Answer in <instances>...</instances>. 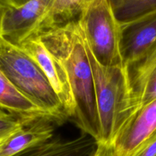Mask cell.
Instances as JSON below:
<instances>
[{"mask_svg": "<svg viewBox=\"0 0 156 156\" xmlns=\"http://www.w3.org/2000/svg\"><path fill=\"white\" fill-rule=\"evenodd\" d=\"M34 121L17 117L0 109V142L7 139L17 131L31 124Z\"/></svg>", "mask_w": 156, "mask_h": 156, "instance_id": "13", "label": "cell"}, {"mask_svg": "<svg viewBox=\"0 0 156 156\" xmlns=\"http://www.w3.org/2000/svg\"><path fill=\"white\" fill-rule=\"evenodd\" d=\"M78 20L84 39L98 62L108 66L124 64L121 24L109 0H92Z\"/></svg>", "mask_w": 156, "mask_h": 156, "instance_id": "4", "label": "cell"}, {"mask_svg": "<svg viewBox=\"0 0 156 156\" xmlns=\"http://www.w3.org/2000/svg\"><path fill=\"white\" fill-rule=\"evenodd\" d=\"M156 136V99L140 108L111 146L112 156H133Z\"/></svg>", "mask_w": 156, "mask_h": 156, "instance_id": "7", "label": "cell"}, {"mask_svg": "<svg viewBox=\"0 0 156 156\" xmlns=\"http://www.w3.org/2000/svg\"><path fill=\"white\" fill-rule=\"evenodd\" d=\"M17 46L29 55L42 69L60 101L67 120H73L76 114V103L66 71L61 61L46 47L38 34Z\"/></svg>", "mask_w": 156, "mask_h": 156, "instance_id": "5", "label": "cell"}, {"mask_svg": "<svg viewBox=\"0 0 156 156\" xmlns=\"http://www.w3.org/2000/svg\"><path fill=\"white\" fill-rule=\"evenodd\" d=\"M30 0H0V5L7 9L18 8L23 5Z\"/></svg>", "mask_w": 156, "mask_h": 156, "instance_id": "15", "label": "cell"}, {"mask_svg": "<svg viewBox=\"0 0 156 156\" xmlns=\"http://www.w3.org/2000/svg\"><path fill=\"white\" fill-rule=\"evenodd\" d=\"M0 109L17 117L32 121L41 118H49L54 120L47 112L24 95L9 80L1 69Z\"/></svg>", "mask_w": 156, "mask_h": 156, "instance_id": "10", "label": "cell"}, {"mask_svg": "<svg viewBox=\"0 0 156 156\" xmlns=\"http://www.w3.org/2000/svg\"><path fill=\"white\" fill-rule=\"evenodd\" d=\"M126 67L135 114L156 99V45L143 57Z\"/></svg>", "mask_w": 156, "mask_h": 156, "instance_id": "9", "label": "cell"}, {"mask_svg": "<svg viewBox=\"0 0 156 156\" xmlns=\"http://www.w3.org/2000/svg\"><path fill=\"white\" fill-rule=\"evenodd\" d=\"M0 69L24 95L59 125L66 121L60 101L37 63L18 46L2 36Z\"/></svg>", "mask_w": 156, "mask_h": 156, "instance_id": "3", "label": "cell"}, {"mask_svg": "<svg viewBox=\"0 0 156 156\" xmlns=\"http://www.w3.org/2000/svg\"><path fill=\"white\" fill-rule=\"evenodd\" d=\"M121 53L129 66L149 53L156 45V11L121 24Z\"/></svg>", "mask_w": 156, "mask_h": 156, "instance_id": "8", "label": "cell"}, {"mask_svg": "<svg viewBox=\"0 0 156 156\" xmlns=\"http://www.w3.org/2000/svg\"><path fill=\"white\" fill-rule=\"evenodd\" d=\"M6 140V139H5ZM5 140H3V141H2V142H0V156H2V150H1V145H2V143H3V142L5 141Z\"/></svg>", "mask_w": 156, "mask_h": 156, "instance_id": "20", "label": "cell"}, {"mask_svg": "<svg viewBox=\"0 0 156 156\" xmlns=\"http://www.w3.org/2000/svg\"><path fill=\"white\" fill-rule=\"evenodd\" d=\"M112 8L120 24H124L156 11V0H125Z\"/></svg>", "mask_w": 156, "mask_h": 156, "instance_id": "12", "label": "cell"}, {"mask_svg": "<svg viewBox=\"0 0 156 156\" xmlns=\"http://www.w3.org/2000/svg\"><path fill=\"white\" fill-rule=\"evenodd\" d=\"M84 43L94 79L101 133L98 144L111 147L134 115L127 67L124 64L114 66L103 65L96 59L85 39Z\"/></svg>", "mask_w": 156, "mask_h": 156, "instance_id": "2", "label": "cell"}, {"mask_svg": "<svg viewBox=\"0 0 156 156\" xmlns=\"http://www.w3.org/2000/svg\"><path fill=\"white\" fill-rule=\"evenodd\" d=\"M54 0H30L18 8L7 9L3 17L1 36L15 45L38 34L44 27Z\"/></svg>", "mask_w": 156, "mask_h": 156, "instance_id": "6", "label": "cell"}, {"mask_svg": "<svg viewBox=\"0 0 156 156\" xmlns=\"http://www.w3.org/2000/svg\"><path fill=\"white\" fill-rule=\"evenodd\" d=\"M7 9V8L4 7L2 5H0V36H1V28H2V20L3 17H4L5 13V11Z\"/></svg>", "mask_w": 156, "mask_h": 156, "instance_id": "17", "label": "cell"}, {"mask_svg": "<svg viewBox=\"0 0 156 156\" xmlns=\"http://www.w3.org/2000/svg\"><path fill=\"white\" fill-rule=\"evenodd\" d=\"M102 156H112V152H111V147H105V151H104Z\"/></svg>", "mask_w": 156, "mask_h": 156, "instance_id": "18", "label": "cell"}, {"mask_svg": "<svg viewBox=\"0 0 156 156\" xmlns=\"http://www.w3.org/2000/svg\"><path fill=\"white\" fill-rule=\"evenodd\" d=\"M105 147H107V146H102V145L98 144V148H97V149H96L95 152H94L92 155H90V156H102L104 151H105Z\"/></svg>", "mask_w": 156, "mask_h": 156, "instance_id": "16", "label": "cell"}, {"mask_svg": "<svg viewBox=\"0 0 156 156\" xmlns=\"http://www.w3.org/2000/svg\"><path fill=\"white\" fill-rule=\"evenodd\" d=\"M109 1L110 2H111V6H112V7H114V6L120 4V3L123 2L125 1V0H109Z\"/></svg>", "mask_w": 156, "mask_h": 156, "instance_id": "19", "label": "cell"}, {"mask_svg": "<svg viewBox=\"0 0 156 156\" xmlns=\"http://www.w3.org/2000/svg\"><path fill=\"white\" fill-rule=\"evenodd\" d=\"M38 35L66 71L76 103L73 122L98 143L101 133L92 69L79 20L49 27Z\"/></svg>", "mask_w": 156, "mask_h": 156, "instance_id": "1", "label": "cell"}, {"mask_svg": "<svg viewBox=\"0 0 156 156\" xmlns=\"http://www.w3.org/2000/svg\"><path fill=\"white\" fill-rule=\"evenodd\" d=\"M133 156H156V136Z\"/></svg>", "mask_w": 156, "mask_h": 156, "instance_id": "14", "label": "cell"}, {"mask_svg": "<svg viewBox=\"0 0 156 156\" xmlns=\"http://www.w3.org/2000/svg\"><path fill=\"white\" fill-rule=\"evenodd\" d=\"M92 0H54L44 22V29L78 19Z\"/></svg>", "mask_w": 156, "mask_h": 156, "instance_id": "11", "label": "cell"}]
</instances>
